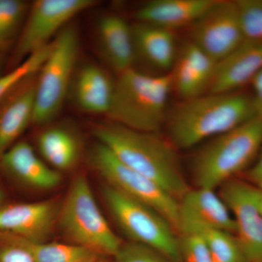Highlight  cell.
<instances>
[{"label": "cell", "mask_w": 262, "mask_h": 262, "mask_svg": "<svg viewBox=\"0 0 262 262\" xmlns=\"http://www.w3.org/2000/svg\"><path fill=\"white\" fill-rule=\"evenodd\" d=\"M93 131L98 142L122 163L154 181L176 199L189 190L175 147L158 133L134 130L112 122L98 124Z\"/></svg>", "instance_id": "obj_1"}, {"label": "cell", "mask_w": 262, "mask_h": 262, "mask_svg": "<svg viewBox=\"0 0 262 262\" xmlns=\"http://www.w3.org/2000/svg\"><path fill=\"white\" fill-rule=\"evenodd\" d=\"M256 117L251 96L238 91L206 93L184 100L174 110L169 120V138L174 147L190 149Z\"/></svg>", "instance_id": "obj_2"}, {"label": "cell", "mask_w": 262, "mask_h": 262, "mask_svg": "<svg viewBox=\"0 0 262 262\" xmlns=\"http://www.w3.org/2000/svg\"><path fill=\"white\" fill-rule=\"evenodd\" d=\"M171 75H149L132 68L114 80L106 116L113 123L141 132L158 133L166 118Z\"/></svg>", "instance_id": "obj_3"}, {"label": "cell", "mask_w": 262, "mask_h": 262, "mask_svg": "<svg viewBox=\"0 0 262 262\" xmlns=\"http://www.w3.org/2000/svg\"><path fill=\"white\" fill-rule=\"evenodd\" d=\"M262 149V118L256 117L233 130L213 138L192 163L196 187L216 189L246 172Z\"/></svg>", "instance_id": "obj_4"}, {"label": "cell", "mask_w": 262, "mask_h": 262, "mask_svg": "<svg viewBox=\"0 0 262 262\" xmlns=\"http://www.w3.org/2000/svg\"><path fill=\"white\" fill-rule=\"evenodd\" d=\"M58 220L74 244L98 256H115L122 243L96 203L87 178L79 175L71 184Z\"/></svg>", "instance_id": "obj_5"}, {"label": "cell", "mask_w": 262, "mask_h": 262, "mask_svg": "<svg viewBox=\"0 0 262 262\" xmlns=\"http://www.w3.org/2000/svg\"><path fill=\"white\" fill-rule=\"evenodd\" d=\"M79 53V36L69 24L52 41L51 51L38 71L33 124L54 120L70 94Z\"/></svg>", "instance_id": "obj_6"}, {"label": "cell", "mask_w": 262, "mask_h": 262, "mask_svg": "<svg viewBox=\"0 0 262 262\" xmlns=\"http://www.w3.org/2000/svg\"><path fill=\"white\" fill-rule=\"evenodd\" d=\"M103 195L117 225L130 241L154 248L171 261L182 262L179 237L159 212L110 185L103 187Z\"/></svg>", "instance_id": "obj_7"}, {"label": "cell", "mask_w": 262, "mask_h": 262, "mask_svg": "<svg viewBox=\"0 0 262 262\" xmlns=\"http://www.w3.org/2000/svg\"><path fill=\"white\" fill-rule=\"evenodd\" d=\"M90 161L108 185L159 212L177 229L179 201L159 184L124 165L98 142Z\"/></svg>", "instance_id": "obj_8"}, {"label": "cell", "mask_w": 262, "mask_h": 262, "mask_svg": "<svg viewBox=\"0 0 262 262\" xmlns=\"http://www.w3.org/2000/svg\"><path fill=\"white\" fill-rule=\"evenodd\" d=\"M94 0H37L28 14L12 54V68L46 47L76 15L92 8Z\"/></svg>", "instance_id": "obj_9"}, {"label": "cell", "mask_w": 262, "mask_h": 262, "mask_svg": "<svg viewBox=\"0 0 262 262\" xmlns=\"http://www.w3.org/2000/svg\"><path fill=\"white\" fill-rule=\"evenodd\" d=\"M191 42L216 61L245 40L237 1L215 0L191 26Z\"/></svg>", "instance_id": "obj_10"}, {"label": "cell", "mask_w": 262, "mask_h": 262, "mask_svg": "<svg viewBox=\"0 0 262 262\" xmlns=\"http://www.w3.org/2000/svg\"><path fill=\"white\" fill-rule=\"evenodd\" d=\"M177 229L181 234H200L209 230L235 234L233 216L215 189L196 187L179 201Z\"/></svg>", "instance_id": "obj_11"}, {"label": "cell", "mask_w": 262, "mask_h": 262, "mask_svg": "<svg viewBox=\"0 0 262 262\" xmlns=\"http://www.w3.org/2000/svg\"><path fill=\"white\" fill-rule=\"evenodd\" d=\"M235 223V236L248 262H262V215L253 201L249 183L232 179L220 187Z\"/></svg>", "instance_id": "obj_12"}, {"label": "cell", "mask_w": 262, "mask_h": 262, "mask_svg": "<svg viewBox=\"0 0 262 262\" xmlns=\"http://www.w3.org/2000/svg\"><path fill=\"white\" fill-rule=\"evenodd\" d=\"M59 208L52 201L0 207V234L30 241L46 242L58 220Z\"/></svg>", "instance_id": "obj_13"}, {"label": "cell", "mask_w": 262, "mask_h": 262, "mask_svg": "<svg viewBox=\"0 0 262 262\" xmlns=\"http://www.w3.org/2000/svg\"><path fill=\"white\" fill-rule=\"evenodd\" d=\"M37 73L25 77L0 101V158L33 123Z\"/></svg>", "instance_id": "obj_14"}, {"label": "cell", "mask_w": 262, "mask_h": 262, "mask_svg": "<svg viewBox=\"0 0 262 262\" xmlns=\"http://www.w3.org/2000/svg\"><path fill=\"white\" fill-rule=\"evenodd\" d=\"M262 70V41L245 39L228 55L217 61L208 93L237 92L251 83Z\"/></svg>", "instance_id": "obj_15"}, {"label": "cell", "mask_w": 262, "mask_h": 262, "mask_svg": "<svg viewBox=\"0 0 262 262\" xmlns=\"http://www.w3.org/2000/svg\"><path fill=\"white\" fill-rule=\"evenodd\" d=\"M217 61L192 42L187 43L174 64L172 82L179 96L190 99L209 89Z\"/></svg>", "instance_id": "obj_16"}, {"label": "cell", "mask_w": 262, "mask_h": 262, "mask_svg": "<svg viewBox=\"0 0 262 262\" xmlns=\"http://www.w3.org/2000/svg\"><path fill=\"white\" fill-rule=\"evenodd\" d=\"M0 162L7 171L34 189L49 190L61 184L59 172L44 163L26 141H17L2 155Z\"/></svg>", "instance_id": "obj_17"}, {"label": "cell", "mask_w": 262, "mask_h": 262, "mask_svg": "<svg viewBox=\"0 0 262 262\" xmlns=\"http://www.w3.org/2000/svg\"><path fill=\"white\" fill-rule=\"evenodd\" d=\"M96 32L100 51L117 75L134 68L137 53L132 26L118 15H106L98 20Z\"/></svg>", "instance_id": "obj_18"}, {"label": "cell", "mask_w": 262, "mask_h": 262, "mask_svg": "<svg viewBox=\"0 0 262 262\" xmlns=\"http://www.w3.org/2000/svg\"><path fill=\"white\" fill-rule=\"evenodd\" d=\"M114 80L101 67L86 64L74 76L70 91L76 106L83 113L107 115L113 98Z\"/></svg>", "instance_id": "obj_19"}, {"label": "cell", "mask_w": 262, "mask_h": 262, "mask_svg": "<svg viewBox=\"0 0 262 262\" xmlns=\"http://www.w3.org/2000/svg\"><path fill=\"white\" fill-rule=\"evenodd\" d=\"M215 0H151L138 9V21L173 32L192 25Z\"/></svg>", "instance_id": "obj_20"}, {"label": "cell", "mask_w": 262, "mask_h": 262, "mask_svg": "<svg viewBox=\"0 0 262 262\" xmlns=\"http://www.w3.org/2000/svg\"><path fill=\"white\" fill-rule=\"evenodd\" d=\"M132 29L137 54L160 70L173 67L177 60L173 32L140 21L133 25Z\"/></svg>", "instance_id": "obj_21"}, {"label": "cell", "mask_w": 262, "mask_h": 262, "mask_svg": "<svg viewBox=\"0 0 262 262\" xmlns=\"http://www.w3.org/2000/svg\"><path fill=\"white\" fill-rule=\"evenodd\" d=\"M37 146L44 159L56 170L73 168L80 159L78 137L63 126L48 127L37 138Z\"/></svg>", "instance_id": "obj_22"}, {"label": "cell", "mask_w": 262, "mask_h": 262, "mask_svg": "<svg viewBox=\"0 0 262 262\" xmlns=\"http://www.w3.org/2000/svg\"><path fill=\"white\" fill-rule=\"evenodd\" d=\"M10 236L30 251L36 262H96L99 258L91 250L75 244L30 242Z\"/></svg>", "instance_id": "obj_23"}, {"label": "cell", "mask_w": 262, "mask_h": 262, "mask_svg": "<svg viewBox=\"0 0 262 262\" xmlns=\"http://www.w3.org/2000/svg\"><path fill=\"white\" fill-rule=\"evenodd\" d=\"M29 8L23 0H0V53L15 46Z\"/></svg>", "instance_id": "obj_24"}, {"label": "cell", "mask_w": 262, "mask_h": 262, "mask_svg": "<svg viewBox=\"0 0 262 262\" xmlns=\"http://www.w3.org/2000/svg\"><path fill=\"white\" fill-rule=\"evenodd\" d=\"M206 241L214 262H248L235 234L221 230L200 234Z\"/></svg>", "instance_id": "obj_25"}, {"label": "cell", "mask_w": 262, "mask_h": 262, "mask_svg": "<svg viewBox=\"0 0 262 262\" xmlns=\"http://www.w3.org/2000/svg\"><path fill=\"white\" fill-rule=\"evenodd\" d=\"M51 48V43L31 55L8 73L0 76V101L19 82L39 70L49 54Z\"/></svg>", "instance_id": "obj_26"}, {"label": "cell", "mask_w": 262, "mask_h": 262, "mask_svg": "<svg viewBox=\"0 0 262 262\" xmlns=\"http://www.w3.org/2000/svg\"><path fill=\"white\" fill-rule=\"evenodd\" d=\"M237 4L245 39L262 41V0H237Z\"/></svg>", "instance_id": "obj_27"}, {"label": "cell", "mask_w": 262, "mask_h": 262, "mask_svg": "<svg viewBox=\"0 0 262 262\" xmlns=\"http://www.w3.org/2000/svg\"><path fill=\"white\" fill-rule=\"evenodd\" d=\"M114 257L116 262H173L154 248L132 241L122 244Z\"/></svg>", "instance_id": "obj_28"}, {"label": "cell", "mask_w": 262, "mask_h": 262, "mask_svg": "<svg viewBox=\"0 0 262 262\" xmlns=\"http://www.w3.org/2000/svg\"><path fill=\"white\" fill-rule=\"evenodd\" d=\"M179 251L182 262H214L201 234H181Z\"/></svg>", "instance_id": "obj_29"}, {"label": "cell", "mask_w": 262, "mask_h": 262, "mask_svg": "<svg viewBox=\"0 0 262 262\" xmlns=\"http://www.w3.org/2000/svg\"><path fill=\"white\" fill-rule=\"evenodd\" d=\"M0 262H36L25 246L9 234H0Z\"/></svg>", "instance_id": "obj_30"}, {"label": "cell", "mask_w": 262, "mask_h": 262, "mask_svg": "<svg viewBox=\"0 0 262 262\" xmlns=\"http://www.w3.org/2000/svg\"><path fill=\"white\" fill-rule=\"evenodd\" d=\"M244 173L246 182L262 190V149L256 161Z\"/></svg>", "instance_id": "obj_31"}, {"label": "cell", "mask_w": 262, "mask_h": 262, "mask_svg": "<svg viewBox=\"0 0 262 262\" xmlns=\"http://www.w3.org/2000/svg\"><path fill=\"white\" fill-rule=\"evenodd\" d=\"M253 87L251 96L256 117L262 118V70L253 78L251 82Z\"/></svg>", "instance_id": "obj_32"}, {"label": "cell", "mask_w": 262, "mask_h": 262, "mask_svg": "<svg viewBox=\"0 0 262 262\" xmlns=\"http://www.w3.org/2000/svg\"><path fill=\"white\" fill-rule=\"evenodd\" d=\"M251 185V192L252 194L253 201L256 203L258 209L261 212L262 215V190L261 189H258L255 187L254 186Z\"/></svg>", "instance_id": "obj_33"}, {"label": "cell", "mask_w": 262, "mask_h": 262, "mask_svg": "<svg viewBox=\"0 0 262 262\" xmlns=\"http://www.w3.org/2000/svg\"><path fill=\"white\" fill-rule=\"evenodd\" d=\"M4 194H3V191L0 189V207L3 206V201H4Z\"/></svg>", "instance_id": "obj_34"}, {"label": "cell", "mask_w": 262, "mask_h": 262, "mask_svg": "<svg viewBox=\"0 0 262 262\" xmlns=\"http://www.w3.org/2000/svg\"><path fill=\"white\" fill-rule=\"evenodd\" d=\"M3 53H0V76L3 75L1 73L2 67H3Z\"/></svg>", "instance_id": "obj_35"}, {"label": "cell", "mask_w": 262, "mask_h": 262, "mask_svg": "<svg viewBox=\"0 0 262 262\" xmlns=\"http://www.w3.org/2000/svg\"><path fill=\"white\" fill-rule=\"evenodd\" d=\"M96 262H100V261H98H98H96Z\"/></svg>", "instance_id": "obj_36"}]
</instances>
